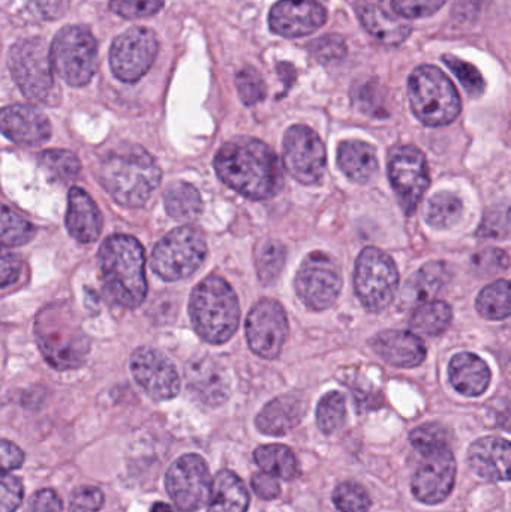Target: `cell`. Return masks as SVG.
<instances>
[{"label":"cell","mask_w":511,"mask_h":512,"mask_svg":"<svg viewBox=\"0 0 511 512\" xmlns=\"http://www.w3.org/2000/svg\"><path fill=\"white\" fill-rule=\"evenodd\" d=\"M21 268H23V262L20 256L0 246V288L12 285L20 277Z\"/></svg>","instance_id":"f5cc1de1"},{"label":"cell","mask_w":511,"mask_h":512,"mask_svg":"<svg viewBox=\"0 0 511 512\" xmlns=\"http://www.w3.org/2000/svg\"><path fill=\"white\" fill-rule=\"evenodd\" d=\"M164 206L171 218L180 222L194 221L203 210L200 192L189 183H173L164 194Z\"/></svg>","instance_id":"1f68e13d"},{"label":"cell","mask_w":511,"mask_h":512,"mask_svg":"<svg viewBox=\"0 0 511 512\" xmlns=\"http://www.w3.org/2000/svg\"><path fill=\"white\" fill-rule=\"evenodd\" d=\"M449 279L450 270L444 262H429L411 277L405 288V301L416 304L431 301V298L446 286Z\"/></svg>","instance_id":"f546056e"},{"label":"cell","mask_w":511,"mask_h":512,"mask_svg":"<svg viewBox=\"0 0 511 512\" xmlns=\"http://www.w3.org/2000/svg\"><path fill=\"white\" fill-rule=\"evenodd\" d=\"M23 483L14 475L0 472V512H15L23 502Z\"/></svg>","instance_id":"7dc6e473"},{"label":"cell","mask_w":511,"mask_h":512,"mask_svg":"<svg viewBox=\"0 0 511 512\" xmlns=\"http://www.w3.org/2000/svg\"><path fill=\"white\" fill-rule=\"evenodd\" d=\"M131 372L135 382L152 399L171 400L179 394V373L158 349L138 348L131 357Z\"/></svg>","instance_id":"ac0fdd59"},{"label":"cell","mask_w":511,"mask_h":512,"mask_svg":"<svg viewBox=\"0 0 511 512\" xmlns=\"http://www.w3.org/2000/svg\"><path fill=\"white\" fill-rule=\"evenodd\" d=\"M456 481V460L450 448L422 456L414 472L411 490L426 505H438L452 495Z\"/></svg>","instance_id":"e0dca14e"},{"label":"cell","mask_w":511,"mask_h":512,"mask_svg":"<svg viewBox=\"0 0 511 512\" xmlns=\"http://www.w3.org/2000/svg\"><path fill=\"white\" fill-rule=\"evenodd\" d=\"M449 376L453 388L468 397L482 396L491 384L488 364L471 352H461L452 358Z\"/></svg>","instance_id":"4316f807"},{"label":"cell","mask_w":511,"mask_h":512,"mask_svg":"<svg viewBox=\"0 0 511 512\" xmlns=\"http://www.w3.org/2000/svg\"><path fill=\"white\" fill-rule=\"evenodd\" d=\"M453 321V310L446 301L431 300L419 304L410 325L425 336H440Z\"/></svg>","instance_id":"d6a6232c"},{"label":"cell","mask_w":511,"mask_h":512,"mask_svg":"<svg viewBox=\"0 0 511 512\" xmlns=\"http://www.w3.org/2000/svg\"><path fill=\"white\" fill-rule=\"evenodd\" d=\"M372 348L387 363L405 369L420 366L426 358L425 343L410 331H383L372 340Z\"/></svg>","instance_id":"d4e9b609"},{"label":"cell","mask_w":511,"mask_h":512,"mask_svg":"<svg viewBox=\"0 0 511 512\" xmlns=\"http://www.w3.org/2000/svg\"><path fill=\"white\" fill-rule=\"evenodd\" d=\"M66 228L78 243H93L102 231V215L95 201L80 188L69 191Z\"/></svg>","instance_id":"484cf974"},{"label":"cell","mask_w":511,"mask_h":512,"mask_svg":"<svg viewBox=\"0 0 511 512\" xmlns=\"http://www.w3.org/2000/svg\"><path fill=\"white\" fill-rule=\"evenodd\" d=\"M483 318L500 321L510 316V285L507 280H497L483 288L476 301Z\"/></svg>","instance_id":"e575fe53"},{"label":"cell","mask_w":511,"mask_h":512,"mask_svg":"<svg viewBox=\"0 0 511 512\" xmlns=\"http://www.w3.org/2000/svg\"><path fill=\"white\" fill-rule=\"evenodd\" d=\"M254 460L261 471L281 480H296L300 475V466L296 454L281 444L263 445L254 453Z\"/></svg>","instance_id":"4dcf8cb0"},{"label":"cell","mask_w":511,"mask_h":512,"mask_svg":"<svg viewBox=\"0 0 511 512\" xmlns=\"http://www.w3.org/2000/svg\"><path fill=\"white\" fill-rule=\"evenodd\" d=\"M464 204L452 192H440L429 200L426 222L435 230H450L461 221Z\"/></svg>","instance_id":"836d02e7"},{"label":"cell","mask_w":511,"mask_h":512,"mask_svg":"<svg viewBox=\"0 0 511 512\" xmlns=\"http://www.w3.org/2000/svg\"><path fill=\"white\" fill-rule=\"evenodd\" d=\"M249 493L239 475L219 471L210 487L207 512H248Z\"/></svg>","instance_id":"f1b7e54d"},{"label":"cell","mask_w":511,"mask_h":512,"mask_svg":"<svg viewBox=\"0 0 511 512\" xmlns=\"http://www.w3.org/2000/svg\"><path fill=\"white\" fill-rule=\"evenodd\" d=\"M356 14L362 26L383 44L399 45L410 36V24L395 14L384 0H359Z\"/></svg>","instance_id":"7402d4cb"},{"label":"cell","mask_w":511,"mask_h":512,"mask_svg":"<svg viewBox=\"0 0 511 512\" xmlns=\"http://www.w3.org/2000/svg\"><path fill=\"white\" fill-rule=\"evenodd\" d=\"M236 89L243 104L249 105V107L258 104V102L266 98V83H264L260 72L252 68V66H246V68L240 69L237 72Z\"/></svg>","instance_id":"b9f144b4"},{"label":"cell","mask_w":511,"mask_h":512,"mask_svg":"<svg viewBox=\"0 0 511 512\" xmlns=\"http://www.w3.org/2000/svg\"><path fill=\"white\" fill-rule=\"evenodd\" d=\"M284 165L288 173L303 185L320 182L326 170V147L317 132L296 125L284 137Z\"/></svg>","instance_id":"9a60e30c"},{"label":"cell","mask_w":511,"mask_h":512,"mask_svg":"<svg viewBox=\"0 0 511 512\" xmlns=\"http://www.w3.org/2000/svg\"><path fill=\"white\" fill-rule=\"evenodd\" d=\"M444 63L452 69L453 74L456 75L462 86L467 90L470 96H482L485 92L486 84L483 80L482 74L476 66L471 63L464 62V60L458 59L455 56H443Z\"/></svg>","instance_id":"7bdbcfd3"},{"label":"cell","mask_w":511,"mask_h":512,"mask_svg":"<svg viewBox=\"0 0 511 512\" xmlns=\"http://www.w3.org/2000/svg\"><path fill=\"white\" fill-rule=\"evenodd\" d=\"M251 484L255 495L264 499V501H273L281 495V486H279L278 480L272 475L266 474V472H258V474L252 475Z\"/></svg>","instance_id":"db71d44e"},{"label":"cell","mask_w":511,"mask_h":512,"mask_svg":"<svg viewBox=\"0 0 511 512\" xmlns=\"http://www.w3.org/2000/svg\"><path fill=\"white\" fill-rule=\"evenodd\" d=\"M411 110L426 126H446L461 114V98L450 78L432 65L414 69L408 80Z\"/></svg>","instance_id":"5b68a950"},{"label":"cell","mask_w":511,"mask_h":512,"mask_svg":"<svg viewBox=\"0 0 511 512\" xmlns=\"http://www.w3.org/2000/svg\"><path fill=\"white\" fill-rule=\"evenodd\" d=\"M354 286L357 297L369 312H381L389 307L399 286L395 261L384 251L366 248L356 261Z\"/></svg>","instance_id":"30bf717a"},{"label":"cell","mask_w":511,"mask_h":512,"mask_svg":"<svg viewBox=\"0 0 511 512\" xmlns=\"http://www.w3.org/2000/svg\"><path fill=\"white\" fill-rule=\"evenodd\" d=\"M410 442L420 456L450 448V435L438 423H426L411 432Z\"/></svg>","instance_id":"f35d334b"},{"label":"cell","mask_w":511,"mask_h":512,"mask_svg":"<svg viewBox=\"0 0 511 512\" xmlns=\"http://www.w3.org/2000/svg\"><path fill=\"white\" fill-rule=\"evenodd\" d=\"M191 393L204 405L219 406L230 397V379L224 366L212 357H201L186 367Z\"/></svg>","instance_id":"44dd1931"},{"label":"cell","mask_w":511,"mask_h":512,"mask_svg":"<svg viewBox=\"0 0 511 512\" xmlns=\"http://www.w3.org/2000/svg\"><path fill=\"white\" fill-rule=\"evenodd\" d=\"M0 132L9 140L26 146L45 143L51 135L47 116L29 105H9L0 110Z\"/></svg>","instance_id":"ffe728a7"},{"label":"cell","mask_w":511,"mask_h":512,"mask_svg":"<svg viewBox=\"0 0 511 512\" xmlns=\"http://www.w3.org/2000/svg\"><path fill=\"white\" fill-rule=\"evenodd\" d=\"M285 246L278 240H266L258 246L255 264H257L258 279L264 285H272L281 276L285 264Z\"/></svg>","instance_id":"d590c367"},{"label":"cell","mask_w":511,"mask_h":512,"mask_svg":"<svg viewBox=\"0 0 511 512\" xmlns=\"http://www.w3.org/2000/svg\"><path fill=\"white\" fill-rule=\"evenodd\" d=\"M152 512H174L173 508L170 505L162 504V502H158V504L153 505Z\"/></svg>","instance_id":"680465c9"},{"label":"cell","mask_w":511,"mask_h":512,"mask_svg":"<svg viewBox=\"0 0 511 512\" xmlns=\"http://www.w3.org/2000/svg\"><path fill=\"white\" fill-rule=\"evenodd\" d=\"M308 411V400L299 394L276 397L264 406L255 424L264 435L284 436L296 429Z\"/></svg>","instance_id":"cb8c5ba5"},{"label":"cell","mask_w":511,"mask_h":512,"mask_svg":"<svg viewBox=\"0 0 511 512\" xmlns=\"http://www.w3.org/2000/svg\"><path fill=\"white\" fill-rule=\"evenodd\" d=\"M288 319L284 307L276 300L258 301L246 319L249 348L266 360L279 357L288 337Z\"/></svg>","instance_id":"2e32d148"},{"label":"cell","mask_w":511,"mask_h":512,"mask_svg":"<svg viewBox=\"0 0 511 512\" xmlns=\"http://www.w3.org/2000/svg\"><path fill=\"white\" fill-rule=\"evenodd\" d=\"M35 237V228L26 219L0 203V246H21Z\"/></svg>","instance_id":"8d00e7d4"},{"label":"cell","mask_w":511,"mask_h":512,"mask_svg":"<svg viewBox=\"0 0 511 512\" xmlns=\"http://www.w3.org/2000/svg\"><path fill=\"white\" fill-rule=\"evenodd\" d=\"M357 104L360 105V108L366 111L369 114H375V116H381V113H384L381 110V98L380 92H378V87L374 86L372 83H366L365 86L360 87L357 90Z\"/></svg>","instance_id":"6f0895ef"},{"label":"cell","mask_w":511,"mask_h":512,"mask_svg":"<svg viewBox=\"0 0 511 512\" xmlns=\"http://www.w3.org/2000/svg\"><path fill=\"white\" fill-rule=\"evenodd\" d=\"M347 418L345 397L339 391H330L318 403L317 426L324 435H332L344 426Z\"/></svg>","instance_id":"74e56055"},{"label":"cell","mask_w":511,"mask_h":512,"mask_svg":"<svg viewBox=\"0 0 511 512\" xmlns=\"http://www.w3.org/2000/svg\"><path fill=\"white\" fill-rule=\"evenodd\" d=\"M189 315L201 339L222 345L239 328L240 306L236 292L222 277H206L192 291Z\"/></svg>","instance_id":"277c9868"},{"label":"cell","mask_w":511,"mask_h":512,"mask_svg":"<svg viewBox=\"0 0 511 512\" xmlns=\"http://www.w3.org/2000/svg\"><path fill=\"white\" fill-rule=\"evenodd\" d=\"M447 0H392L393 11L399 17L416 20L435 14Z\"/></svg>","instance_id":"bcb514c9"},{"label":"cell","mask_w":511,"mask_h":512,"mask_svg":"<svg viewBox=\"0 0 511 512\" xmlns=\"http://www.w3.org/2000/svg\"><path fill=\"white\" fill-rule=\"evenodd\" d=\"M24 3L41 20H59L68 12L71 0H24Z\"/></svg>","instance_id":"681fc988"},{"label":"cell","mask_w":511,"mask_h":512,"mask_svg":"<svg viewBox=\"0 0 511 512\" xmlns=\"http://www.w3.org/2000/svg\"><path fill=\"white\" fill-rule=\"evenodd\" d=\"M389 177L405 215H413L431 183L425 153L414 146L399 147L390 156Z\"/></svg>","instance_id":"5bb4252c"},{"label":"cell","mask_w":511,"mask_h":512,"mask_svg":"<svg viewBox=\"0 0 511 512\" xmlns=\"http://www.w3.org/2000/svg\"><path fill=\"white\" fill-rule=\"evenodd\" d=\"M24 459H26V456L17 445L5 441V439H0V472H11L20 469L23 466Z\"/></svg>","instance_id":"11a10c76"},{"label":"cell","mask_w":511,"mask_h":512,"mask_svg":"<svg viewBox=\"0 0 511 512\" xmlns=\"http://www.w3.org/2000/svg\"><path fill=\"white\" fill-rule=\"evenodd\" d=\"M338 165L351 182L366 185L377 176V152L365 141H344L338 149Z\"/></svg>","instance_id":"83f0119b"},{"label":"cell","mask_w":511,"mask_h":512,"mask_svg":"<svg viewBox=\"0 0 511 512\" xmlns=\"http://www.w3.org/2000/svg\"><path fill=\"white\" fill-rule=\"evenodd\" d=\"M105 191L126 207H141L161 183V168L138 144L122 143L102 158L98 171Z\"/></svg>","instance_id":"7a4b0ae2"},{"label":"cell","mask_w":511,"mask_h":512,"mask_svg":"<svg viewBox=\"0 0 511 512\" xmlns=\"http://www.w3.org/2000/svg\"><path fill=\"white\" fill-rule=\"evenodd\" d=\"M333 502L341 512H368L371 498L360 484L345 481L333 492Z\"/></svg>","instance_id":"60d3db41"},{"label":"cell","mask_w":511,"mask_h":512,"mask_svg":"<svg viewBox=\"0 0 511 512\" xmlns=\"http://www.w3.org/2000/svg\"><path fill=\"white\" fill-rule=\"evenodd\" d=\"M102 279L113 301L135 309L147 294L146 256L143 246L131 236H113L99 249Z\"/></svg>","instance_id":"3957f363"},{"label":"cell","mask_w":511,"mask_h":512,"mask_svg":"<svg viewBox=\"0 0 511 512\" xmlns=\"http://www.w3.org/2000/svg\"><path fill=\"white\" fill-rule=\"evenodd\" d=\"M8 66L17 86L30 101L48 99L54 87L50 48L41 38L20 39L8 54Z\"/></svg>","instance_id":"9c48e42d"},{"label":"cell","mask_w":511,"mask_h":512,"mask_svg":"<svg viewBox=\"0 0 511 512\" xmlns=\"http://www.w3.org/2000/svg\"><path fill=\"white\" fill-rule=\"evenodd\" d=\"M468 463L477 477L486 481H509L510 442L498 436H486L474 442L468 451Z\"/></svg>","instance_id":"603a6c76"},{"label":"cell","mask_w":511,"mask_h":512,"mask_svg":"<svg viewBox=\"0 0 511 512\" xmlns=\"http://www.w3.org/2000/svg\"><path fill=\"white\" fill-rule=\"evenodd\" d=\"M104 505V493L98 487H80L69 499L71 512H98Z\"/></svg>","instance_id":"c3c4849f"},{"label":"cell","mask_w":511,"mask_h":512,"mask_svg":"<svg viewBox=\"0 0 511 512\" xmlns=\"http://www.w3.org/2000/svg\"><path fill=\"white\" fill-rule=\"evenodd\" d=\"M473 265L476 270L485 271V273L507 270L509 268V256L500 249H486V251L473 256Z\"/></svg>","instance_id":"816d5d0a"},{"label":"cell","mask_w":511,"mask_h":512,"mask_svg":"<svg viewBox=\"0 0 511 512\" xmlns=\"http://www.w3.org/2000/svg\"><path fill=\"white\" fill-rule=\"evenodd\" d=\"M509 234V209H495L486 213L485 221L480 228L483 237H507Z\"/></svg>","instance_id":"f907efd6"},{"label":"cell","mask_w":511,"mask_h":512,"mask_svg":"<svg viewBox=\"0 0 511 512\" xmlns=\"http://www.w3.org/2000/svg\"><path fill=\"white\" fill-rule=\"evenodd\" d=\"M219 179L243 197L267 200L281 191L284 177L276 153L255 138L228 141L215 156Z\"/></svg>","instance_id":"6da1fadb"},{"label":"cell","mask_w":511,"mask_h":512,"mask_svg":"<svg viewBox=\"0 0 511 512\" xmlns=\"http://www.w3.org/2000/svg\"><path fill=\"white\" fill-rule=\"evenodd\" d=\"M342 271L338 262L324 252H312L303 259L294 286L297 297L309 310L329 309L342 291Z\"/></svg>","instance_id":"8fae6325"},{"label":"cell","mask_w":511,"mask_h":512,"mask_svg":"<svg viewBox=\"0 0 511 512\" xmlns=\"http://www.w3.org/2000/svg\"><path fill=\"white\" fill-rule=\"evenodd\" d=\"M39 164L57 179H74L80 173V159L69 150H47L39 156Z\"/></svg>","instance_id":"ab89813d"},{"label":"cell","mask_w":511,"mask_h":512,"mask_svg":"<svg viewBox=\"0 0 511 512\" xmlns=\"http://www.w3.org/2000/svg\"><path fill=\"white\" fill-rule=\"evenodd\" d=\"M165 487L180 511L194 512L203 508L209 501L210 478L209 466L203 457L186 454L177 459L165 475Z\"/></svg>","instance_id":"4fadbf2b"},{"label":"cell","mask_w":511,"mask_h":512,"mask_svg":"<svg viewBox=\"0 0 511 512\" xmlns=\"http://www.w3.org/2000/svg\"><path fill=\"white\" fill-rule=\"evenodd\" d=\"M62 510V499L54 490H41L30 499L29 512H62Z\"/></svg>","instance_id":"9f6ffc18"},{"label":"cell","mask_w":511,"mask_h":512,"mask_svg":"<svg viewBox=\"0 0 511 512\" xmlns=\"http://www.w3.org/2000/svg\"><path fill=\"white\" fill-rule=\"evenodd\" d=\"M53 71L69 86H86L98 69V44L83 26H66L50 47Z\"/></svg>","instance_id":"8992f818"},{"label":"cell","mask_w":511,"mask_h":512,"mask_svg":"<svg viewBox=\"0 0 511 512\" xmlns=\"http://www.w3.org/2000/svg\"><path fill=\"white\" fill-rule=\"evenodd\" d=\"M165 0H110V9L119 17L137 20L161 11Z\"/></svg>","instance_id":"f6af8a7d"},{"label":"cell","mask_w":511,"mask_h":512,"mask_svg":"<svg viewBox=\"0 0 511 512\" xmlns=\"http://www.w3.org/2000/svg\"><path fill=\"white\" fill-rule=\"evenodd\" d=\"M326 20V8L317 0H279L269 14L270 30L284 38L311 35Z\"/></svg>","instance_id":"d6986e66"},{"label":"cell","mask_w":511,"mask_h":512,"mask_svg":"<svg viewBox=\"0 0 511 512\" xmlns=\"http://www.w3.org/2000/svg\"><path fill=\"white\" fill-rule=\"evenodd\" d=\"M159 42L153 30L131 27L117 36L110 48V66L114 77L123 83H135L152 68Z\"/></svg>","instance_id":"7c38bea8"},{"label":"cell","mask_w":511,"mask_h":512,"mask_svg":"<svg viewBox=\"0 0 511 512\" xmlns=\"http://www.w3.org/2000/svg\"><path fill=\"white\" fill-rule=\"evenodd\" d=\"M36 339L48 363L59 370L81 366L89 352V339L80 327L50 307L36 319Z\"/></svg>","instance_id":"52a82bcc"},{"label":"cell","mask_w":511,"mask_h":512,"mask_svg":"<svg viewBox=\"0 0 511 512\" xmlns=\"http://www.w3.org/2000/svg\"><path fill=\"white\" fill-rule=\"evenodd\" d=\"M207 243L194 227H180L168 233L153 249L152 268L168 282L186 279L203 265Z\"/></svg>","instance_id":"ba28073f"},{"label":"cell","mask_w":511,"mask_h":512,"mask_svg":"<svg viewBox=\"0 0 511 512\" xmlns=\"http://www.w3.org/2000/svg\"><path fill=\"white\" fill-rule=\"evenodd\" d=\"M309 50L323 65H333L347 56V45L338 35H326L315 39L309 44Z\"/></svg>","instance_id":"ee69618b"}]
</instances>
